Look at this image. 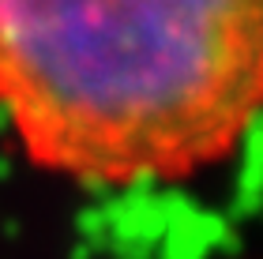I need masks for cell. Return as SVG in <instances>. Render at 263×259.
Here are the masks:
<instances>
[{"label":"cell","mask_w":263,"mask_h":259,"mask_svg":"<svg viewBox=\"0 0 263 259\" xmlns=\"http://www.w3.org/2000/svg\"><path fill=\"white\" fill-rule=\"evenodd\" d=\"M0 116L87 188L214 169L263 116V0H0Z\"/></svg>","instance_id":"cell-1"}]
</instances>
